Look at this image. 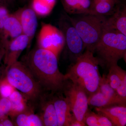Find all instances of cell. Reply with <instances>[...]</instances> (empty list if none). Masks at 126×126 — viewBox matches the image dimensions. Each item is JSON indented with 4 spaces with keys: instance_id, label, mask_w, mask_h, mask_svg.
Masks as SVG:
<instances>
[{
    "instance_id": "1",
    "label": "cell",
    "mask_w": 126,
    "mask_h": 126,
    "mask_svg": "<svg viewBox=\"0 0 126 126\" xmlns=\"http://www.w3.org/2000/svg\"><path fill=\"white\" fill-rule=\"evenodd\" d=\"M58 58L53 52L37 47L26 55L22 61L45 91L54 93L62 92L67 79L59 69Z\"/></svg>"
},
{
    "instance_id": "2",
    "label": "cell",
    "mask_w": 126,
    "mask_h": 126,
    "mask_svg": "<svg viewBox=\"0 0 126 126\" xmlns=\"http://www.w3.org/2000/svg\"><path fill=\"white\" fill-rule=\"evenodd\" d=\"M94 54L85 49L65 74L66 78L82 88L88 97L97 92L101 81L99 61Z\"/></svg>"
},
{
    "instance_id": "3",
    "label": "cell",
    "mask_w": 126,
    "mask_h": 126,
    "mask_svg": "<svg viewBox=\"0 0 126 126\" xmlns=\"http://www.w3.org/2000/svg\"><path fill=\"white\" fill-rule=\"evenodd\" d=\"M6 77L10 83L24 95L36 108L42 96L47 92L22 61H16L5 70Z\"/></svg>"
},
{
    "instance_id": "4",
    "label": "cell",
    "mask_w": 126,
    "mask_h": 126,
    "mask_svg": "<svg viewBox=\"0 0 126 126\" xmlns=\"http://www.w3.org/2000/svg\"><path fill=\"white\" fill-rule=\"evenodd\" d=\"M94 53L99 65L109 68L126 58V36L113 30L104 29L101 39L94 48Z\"/></svg>"
},
{
    "instance_id": "5",
    "label": "cell",
    "mask_w": 126,
    "mask_h": 126,
    "mask_svg": "<svg viewBox=\"0 0 126 126\" xmlns=\"http://www.w3.org/2000/svg\"><path fill=\"white\" fill-rule=\"evenodd\" d=\"M67 16L83 41L86 49L94 53L104 30L105 16L90 14Z\"/></svg>"
},
{
    "instance_id": "6",
    "label": "cell",
    "mask_w": 126,
    "mask_h": 126,
    "mask_svg": "<svg viewBox=\"0 0 126 126\" xmlns=\"http://www.w3.org/2000/svg\"><path fill=\"white\" fill-rule=\"evenodd\" d=\"M62 92L69 103L73 116L85 124L84 117L89 110L88 97L86 92L80 86L68 79Z\"/></svg>"
},
{
    "instance_id": "7",
    "label": "cell",
    "mask_w": 126,
    "mask_h": 126,
    "mask_svg": "<svg viewBox=\"0 0 126 126\" xmlns=\"http://www.w3.org/2000/svg\"><path fill=\"white\" fill-rule=\"evenodd\" d=\"M59 29L63 35L65 45L72 61L74 63L86 49L83 41L67 16L63 15L58 22Z\"/></svg>"
},
{
    "instance_id": "8",
    "label": "cell",
    "mask_w": 126,
    "mask_h": 126,
    "mask_svg": "<svg viewBox=\"0 0 126 126\" xmlns=\"http://www.w3.org/2000/svg\"><path fill=\"white\" fill-rule=\"evenodd\" d=\"M38 47L49 50L58 58L65 46L63 35L59 29L49 24H43L39 34Z\"/></svg>"
},
{
    "instance_id": "9",
    "label": "cell",
    "mask_w": 126,
    "mask_h": 126,
    "mask_svg": "<svg viewBox=\"0 0 126 126\" xmlns=\"http://www.w3.org/2000/svg\"><path fill=\"white\" fill-rule=\"evenodd\" d=\"M126 102L122 100L110 87L103 74L99 88L96 92L88 97L89 106L95 108L104 107L115 105H126Z\"/></svg>"
},
{
    "instance_id": "10",
    "label": "cell",
    "mask_w": 126,
    "mask_h": 126,
    "mask_svg": "<svg viewBox=\"0 0 126 126\" xmlns=\"http://www.w3.org/2000/svg\"><path fill=\"white\" fill-rule=\"evenodd\" d=\"M29 47V38L23 34L6 44L3 47L5 49L4 61L6 66L5 70L18 61L23 50Z\"/></svg>"
},
{
    "instance_id": "11",
    "label": "cell",
    "mask_w": 126,
    "mask_h": 126,
    "mask_svg": "<svg viewBox=\"0 0 126 126\" xmlns=\"http://www.w3.org/2000/svg\"><path fill=\"white\" fill-rule=\"evenodd\" d=\"M39 109V115L44 126H58L52 93L46 92L36 105Z\"/></svg>"
},
{
    "instance_id": "12",
    "label": "cell",
    "mask_w": 126,
    "mask_h": 126,
    "mask_svg": "<svg viewBox=\"0 0 126 126\" xmlns=\"http://www.w3.org/2000/svg\"><path fill=\"white\" fill-rule=\"evenodd\" d=\"M52 93L58 126H70L74 118L67 98L62 92Z\"/></svg>"
},
{
    "instance_id": "13",
    "label": "cell",
    "mask_w": 126,
    "mask_h": 126,
    "mask_svg": "<svg viewBox=\"0 0 126 126\" xmlns=\"http://www.w3.org/2000/svg\"><path fill=\"white\" fill-rule=\"evenodd\" d=\"M106 75L107 81L117 94L126 102V72L117 64L112 65L108 69Z\"/></svg>"
},
{
    "instance_id": "14",
    "label": "cell",
    "mask_w": 126,
    "mask_h": 126,
    "mask_svg": "<svg viewBox=\"0 0 126 126\" xmlns=\"http://www.w3.org/2000/svg\"><path fill=\"white\" fill-rule=\"evenodd\" d=\"M15 13L19 19L23 34L29 38L30 46L38 27L37 15L31 7L21 8Z\"/></svg>"
},
{
    "instance_id": "15",
    "label": "cell",
    "mask_w": 126,
    "mask_h": 126,
    "mask_svg": "<svg viewBox=\"0 0 126 126\" xmlns=\"http://www.w3.org/2000/svg\"><path fill=\"white\" fill-rule=\"evenodd\" d=\"M23 34L22 27L18 16L15 13L10 14L0 34V45L2 47L7 43Z\"/></svg>"
},
{
    "instance_id": "16",
    "label": "cell",
    "mask_w": 126,
    "mask_h": 126,
    "mask_svg": "<svg viewBox=\"0 0 126 126\" xmlns=\"http://www.w3.org/2000/svg\"><path fill=\"white\" fill-rule=\"evenodd\" d=\"M95 111L107 117L114 126L126 125V105H115L95 108Z\"/></svg>"
},
{
    "instance_id": "17",
    "label": "cell",
    "mask_w": 126,
    "mask_h": 126,
    "mask_svg": "<svg viewBox=\"0 0 126 126\" xmlns=\"http://www.w3.org/2000/svg\"><path fill=\"white\" fill-rule=\"evenodd\" d=\"M35 108L31 105L22 112L11 118L14 126H44L39 115L35 113Z\"/></svg>"
},
{
    "instance_id": "18",
    "label": "cell",
    "mask_w": 126,
    "mask_h": 126,
    "mask_svg": "<svg viewBox=\"0 0 126 126\" xmlns=\"http://www.w3.org/2000/svg\"><path fill=\"white\" fill-rule=\"evenodd\" d=\"M104 29L113 30L126 36V8L118 7L110 18H106Z\"/></svg>"
},
{
    "instance_id": "19",
    "label": "cell",
    "mask_w": 126,
    "mask_h": 126,
    "mask_svg": "<svg viewBox=\"0 0 126 126\" xmlns=\"http://www.w3.org/2000/svg\"><path fill=\"white\" fill-rule=\"evenodd\" d=\"M64 9L68 14L79 15L89 14L92 0H61Z\"/></svg>"
},
{
    "instance_id": "20",
    "label": "cell",
    "mask_w": 126,
    "mask_h": 126,
    "mask_svg": "<svg viewBox=\"0 0 126 126\" xmlns=\"http://www.w3.org/2000/svg\"><path fill=\"white\" fill-rule=\"evenodd\" d=\"M118 1L115 0L92 1L89 14L104 16L112 11Z\"/></svg>"
},
{
    "instance_id": "21",
    "label": "cell",
    "mask_w": 126,
    "mask_h": 126,
    "mask_svg": "<svg viewBox=\"0 0 126 126\" xmlns=\"http://www.w3.org/2000/svg\"><path fill=\"white\" fill-rule=\"evenodd\" d=\"M56 0H32L31 6L37 16H45L52 11Z\"/></svg>"
},
{
    "instance_id": "22",
    "label": "cell",
    "mask_w": 126,
    "mask_h": 126,
    "mask_svg": "<svg viewBox=\"0 0 126 126\" xmlns=\"http://www.w3.org/2000/svg\"><path fill=\"white\" fill-rule=\"evenodd\" d=\"M15 88L10 83L5 76L0 78V95L4 97L9 98Z\"/></svg>"
},
{
    "instance_id": "23",
    "label": "cell",
    "mask_w": 126,
    "mask_h": 126,
    "mask_svg": "<svg viewBox=\"0 0 126 126\" xmlns=\"http://www.w3.org/2000/svg\"><path fill=\"white\" fill-rule=\"evenodd\" d=\"M11 107V103L9 98L0 95V119L8 115Z\"/></svg>"
},
{
    "instance_id": "24",
    "label": "cell",
    "mask_w": 126,
    "mask_h": 126,
    "mask_svg": "<svg viewBox=\"0 0 126 126\" xmlns=\"http://www.w3.org/2000/svg\"><path fill=\"white\" fill-rule=\"evenodd\" d=\"M86 126H99L98 120V114L89 109L86 113L84 120Z\"/></svg>"
},
{
    "instance_id": "25",
    "label": "cell",
    "mask_w": 126,
    "mask_h": 126,
    "mask_svg": "<svg viewBox=\"0 0 126 126\" xmlns=\"http://www.w3.org/2000/svg\"><path fill=\"white\" fill-rule=\"evenodd\" d=\"M10 14L7 6L0 5V34L2 33L6 21Z\"/></svg>"
},
{
    "instance_id": "26",
    "label": "cell",
    "mask_w": 126,
    "mask_h": 126,
    "mask_svg": "<svg viewBox=\"0 0 126 126\" xmlns=\"http://www.w3.org/2000/svg\"><path fill=\"white\" fill-rule=\"evenodd\" d=\"M97 114L99 126H114L111 122L107 117L99 113Z\"/></svg>"
},
{
    "instance_id": "27",
    "label": "cell",
    "mask_w": 126,
    "mask_h": 126,
    "mask_svg": "<svg viewBox=\"0 0 126 126\" xmlns=\"http://www.w3.org/2000/svg\"><path fill=\"white\" fill-rule=\"evenodd\" d=\"M8 115L0 119V126H14V123L11 119H9Z\"/></svg>"
},
{
    "instance_id": "28",
    "label": "cell",
    "mask_w": 126,
    "mask_h": 126,
    "mask_svg": "<svg viewBox=\"0 0 126 126\" xmlns=\"http://www.w3.org/2000/svg\"><path fill=\"white\" fill-rule=\"evenodd\" d=\"M5 54V49L2 46L0 45V63L4 58Z\"/></svg>"
},
{
    "instance_id": "29",
    "label": "cell",
    "mask_w": 126,
    "mask_h": 126,
    "mask_svg": "<svg viewBox=\"0 0 126 126\" xmlns=\"http://www.w3.org/2000/svg\"><path fill=\"white\" fill-rule=\"evenodd\" d=\"M4 1L5 4H6V5L9 4H11L13 2L14 0H3Z\"/></svg>"
},
{
    "instance_id": "30",
    "label": "cell",
    "mask_w": 126,
    "mask_h": 126,
    "mask_svg": "<svg viewBox=\"0 0 126 126\" xmlns=\"http://www.w3.org/2000/svg\"><path fill=\"white\" fill-rule=\"evenodd\" d=\"M0 5H5L7 6L3 0H0Z\"/></svg>"
},
{
    "instance_id": "31",
    "label": "cell",
    "mask_w": 126,
    "mask_h": 126,
    "mask_svg": "<svg viewBox=\"0 0 126 126\" xmlns=\"http://www.w3.org/2000/svg\"><path fill=\"white\" fill-rule=\"evenodd\" d=\"M103 0H115L118 1V0H93L92 1H103Z\"/></svg>"
},
{
    "instance_id": "32",
    "label": "cell",
    "mask_w": 126,
    "mask_h": 126,
    "mask_svg": "<svg viewBox=\"0 0 126 126\" xmlns=\"http://www.w3.org/2000/svg\"><path fill=\"white\" fill-rule=\"evenodd\" d=\"M23 0V1H26V0Z\"/></svg>"
}]
</instances>
